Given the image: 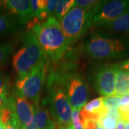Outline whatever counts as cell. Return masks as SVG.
<instances>
[{"label": "cell", "mask_w": 129, "mask_h": 129, "mask_svg": "<svg viewBox=\"0 0 129 129\" xmlns=\"http://www.w3.org/2000/svg\"><path fill=\"white\" fill-rule=\"evenodd\" d=\"M32 29L47 58L57 62L64 56L70 45L59 22L54 16L35 25Z\"/></svg>", "instance_id": "6da1fadb"}, {"label": "cell", "mask_w": 129, "mask_h": 129, "mask_svg": "<svg viewBox=\"0 0 129 129\" xmlns=\"http://www.w3.org/2000/svg\"><path fill=\"white\" fill-rule=\"evenodd\" d=\"M84 50L87 55L94 60L122 58L128 55L129 41L106 37L101 33H93L85 42Z\"/></svg>", "instance_id": "7a4b0ae2"}, {"label": "cell", "mask_w": 129, "mask_h": 129, "mask_svg": "<svg viewBox=\"0 0 129 129\" xmlns=\"http://www.w3.org/2000/svg\"><path fill=\"white\" fill-rule=\"evenodd\" d=\"M42 62H47V57L33 32H27L24 37L22 45L12 58L13 66L19 79L26 77Z\"/></svg>", "instance_id": "3957f363"}, {"label": "cell", "mask_w": 129, "mask_h": 129, "mask_svg": "<svg viewBox=\"0 0 129 129\" xmlns=\"http://www.w3.org/2000/svg\"><path fill=\"white\" fill-rule=\"evenodd\" d=\"M94 14L78 7H74L60 21V27L68 43H74L92 26Z\"/></svg>", "instance_id": "277c9868"}, {"label": "cell", "mask_w": 129, "mask_h": 129, "mask_svg": "<svg viewBox=\"0 0 129 129\" xmlns=\"http://www.w3.org/2000/svg\"><path fill=\"white\" fill-rule=\"evenodd\" d=\"M47 62H42L26 77L18 79L15 93L27 99L34 106L39 105L42 90L46 78Z\"/></svg>", "instance_id": "5b68a950"}, {"label": "cell", "mask_w": 129, "mask_h": 129, "mask_svg": "<svg viewBox=\"0 0 129 129\" xmlns=\"http://www.w3.org/2000/svg\"><path fill=\"white\" fill-rule=\"evenodd\" d=\"M50 111L57 129L72 125V107L63 90H57L50 99Z\"/></svg>", "instance_id": "8992f818"}, {"label": "cell", "mask_w": 129, "mask_h": 129, "mask_svg": "<svg viewBox=\"0 0 129 129\" xmlns=\"http://www.w3.org/2000/svg\"><path fill=\"white\" fill-rule=\"evenodd\" d=\"M129 10V0L106 1L93 15L92 26L101 27L111 23Z\"/></svg>", "instance_id": "52a82bcc"}, {"label": "cell", "mask_w": 129, "mask_h": 129, "mask_svg": "<svg viewBox=\"0 0 129 129\" xmlns=\"http://www.w3.org/2000/svg\"><path fill=\"white\" fill-rule=\"evenodd\" d=\"M118 69V64H108L101 65L96 70L94 74L93 84L100 95L103 97L114 95Z\"/></svg>", "instance_id": "ba28073f"}, {"label": "cell", "mask_w": 129, "mask_h": 129, "mask_svg": "<svg viewBox=\"0 0 129 129\" xmlns=\"http://www.w3.org/2000/svg\"><path fill=\"white\" fill-rule=\"evenodd\" d=\"M88 85L83 78L76 76L67 83V94L72 109L81 110L85 106L88 98Z\"/></svg>", "instance_id": "9c48e42d"}, {"label": "cell", "mask_w": 129, "mask_h": 129, "mask_svg": "<svg viewBox=\"0 0 129 129\" xmlns=\"http://www.w3.org/2000/svg\"><path fill=\"white\" fill-rule=\"evenodd\" d=\"M0 7L6 9L9 14L17 17L23 24L29 23L35 17L30 1L28 0H2Z\"/></svg>", "instance_id": "30bf717a"}, {"label": "cell", "mask_w": 129, "mask_h": 129, "mask_svg": "<svg viewBox=\"0 0 129 129\" xmlns=\"http://www.w3.org/2000/svg\"><path fill=\"white\" fill-rule=\"evenodd\" d=\"M14 114L19 123L22 128L34 119L35 106L27 99L15 93Z\"/></svg>", "instance_id": "8fae6325"}, {"label": "cell", "mask_w": 129, "mask_h": 129, "mask_svg": "<svg viewBox=\"0 0 129 129\" xmlns=\"http://www.w3.org/2000/svg\"><path fill=\"white\" fill-rule=\"evenodd\" d=\"M34 120L37 129H56L55 123L50 118L48 111L39 105L35 106Z\"/></svg>", "instance_id": "7c38bea8"}, {"label": "cell", "mask_w": 129, "mask_h": 129, "mask_svg": "<svg viewBox=\"0 0 129 129\" xmlns=\"http://www.w3.org/2000/svg\"><path fill=\"white\" fill-rule=\"evenodd\" d=\"M107 32L129 34V10L111 23L101 27Z\"/></svg>", "instance_id": "4fadbf2b"}, {"label": "cell", "mask_w": 129, "mask_h": 129, "mask_svg": "<svg viewBox=\"0 0 129 129\" xmlns=\"http://www.w3.org/2000/svg\"><path fill=\"white\" fill-rule=\"evenodd\" d=\"M114 95L118 96L129 95V73L119 67L116 73Z\"/></svg>", "instance_id": "5bb4252c"}, {"label": "cell", "mask_w": 129, "mask_h": 129, "mask_svg": "<svg viewBox=\"0 0 129 129\" xmlns=\"http://www.w3.org/2000/svg\"><path fill=\"white\" fill-rule=\"evenodd\" d=\"M106 2L99 0H75L74 1V6L80 7L95 14Z\"/></svg>", "instance_id": "9a60e30c"}, {"label": "cell", "mask_w": 129, "mask_h": 129, "mask_svg": "<svg viewBox=\"0 0 129 129\" xmlns=\"http://www.w3.org/2000/svg\"><path fill=\"white\" fill-rule=\"evenodd\" d=\"M74 6V0H59L57 1L55 10V19L60 22L66 14L68 13Z\"/></svg>", "instance_id": "2e32d148"}, {"label": "cell", "mask_w": 129, "mask_h": 129, "mask_svg": "<svg viewBox=\"0 0 129 129\" xmlns=\"http://www.w3.org/2000/svg\"><path fill=\"white\" fill-rule=\"evenodd\" d=\"M121 97L122 96H118L115 95L103 97V103L104 108H106V109H111V108L118 109L120 106Z\"/></svg>", "instance_id": "e0dca14e"}, {"label": "cell", "mask_w": 129, "mask_h": 129, "mask_svg": "<svg viewBox=\"0 0 129 129\" xmlns=\"http://www.w3.org/2000/svg\"><path fill=\"white\" fill-rule=\"evenodd\" d=\"M15 25L7 17L0 13V35L14 30Z\"/></svg>", "instance_id": "ac0fdd59"}, {"label": "cell", "mask_w": 129, "mask_h": 129, "mask_svg": "<svg viewBox=\"0 0 129 129\" xmlns=\"http://www.w3.org/2000/svg\"><path fill=\"white\" fill-rule=\"evenodd\" d=\"M118 120L111 116L103 115L100 117L98 121V125L103 127L104 129H116Z\"/></svg>", "instance_id": "d6986e66"}, {"label": "cell", "mask_w": 129, "mask_h": 129, "mask_svg": "<svg viewBox=\"0 0 129 129\" xmlns=\"http://www.w3.org/2000/svg\"><path fill=\"white\" fill-rule=\"evenodd\" d=\"M12 47L7 43H0V66L5 63L12 52Z\"/></svg>", "instance_id": "ffe728a7"}, {"label": "cell", "mask_w": 129, "mask_h": 129, "mask_svg": "<svg viewBox=\"0 0 129 129\" xmlns=\"http://www.w3.org/2000/svg\"><path fill=\"white\" fill-rule=\"evenodd\" d=\"M72 125L73 126L74 129H83L84 120L80 115V110L73 109Z\"/></svg>", "instance_id": "44dd1931"}, {"label": "cell", "mask_w": 129, "mask_h": 129, "mask_svg": "<svg viewBox=\"0 0 129 129\" xmlns=\"http://www.w3.org/2000/svg\"><path fill=\"white\" fill-rule=\"evenodd\" d=\"M9 79L6 76H0V95L8 93L9 91Z\"/></svg>", "instance_id": "7402d4cb"}, {"label": "cell", "mask_w": 129, "mask_h": 129, "mask_svg": "<svg viewBox=\"0 0 129 129\" xmlns=\"http://www.w3.org/2000/svg\"><path fill=\"white\" fill-rule=\"evenodd\" d=\"M57 5V0H49V1H47L46 11L49 17L52 16V14L55 13Z\"/></svg>", "instance_id": "603a6c76"}, {"label": "cell", "mask_w": 129, "mask_h": 129, "mask_svg": "<svg viewBox=\"0 0 129 129\" xmlns=\"http://www.w3.org/2000/svg\"><path fill=\"white\" fill-rule=\"evenodd\" d=\"M5 129H22L20 124L19 123L18 120L16 118H14L6 124V128Z\"/></svg>", "instance_id": "cb8c5ba5"}, {"label": "cell", "mask_w": 129, "mask_h": 129, "mask_svg": "<svg viewBox=\"0 0 129 129\" xmlns=\"http://www.w3.org/2000/svg\"><path fill=\"white\" fill-rule=\"evenodd\" d=\"M83 120H84L83 129H95L98 126V123L93 120H89V119H83Z\"/></svg>", "instance_id": "d4e9b609"}, {"label": "cell", "mask_w": 129, "mask_h": 129, "mask_svg": "<svg viewBox=\"0 0 129 129\" xmlns=\"http://www.w3.org/2000/svg\"><path fill=\"white\" fill-rule=\"evenodd\" d=\"M118 64L119 68L129 73V59L128 60H125L123 62H121L120 63Z\"/></svg>", "instance_id": "484cf974"}, {"label": "cell", "mask_w": 129, "mask_h": 129, "mask_svg": "<svg viewBox=\"0 0 129 129\" xmlns=\"http://www.w3.org/2000/svg\"><path fill=\"white\" fill-rule=\"evenodd\" d=\"M22 129H37V125H36V123H35V120H33L29 122L28 124L24 125L23 127L22 128Z\"/></svg>", "instance_id": "4316f807"}, {"label": "cell", "mask_w": 129, "mask_h": 129, "mask_svg": "<svg viewBox=\"0 0 129 129\" xmlns=\"http://www.w3.org/2000/svg\"><path fill=\"white\" fill-rule=\"evenodd\" d=\"M7 97H8V93H3L0 95V110L3 108Z\"/></svg>", "instance_id": "83f0119b"}, {"label": "cell", "mask_w": 129, "mask_h": 129, "mask_svg": "<svg viewBox=\"0 0 129 129\" xmlns=\"http://www.w3.org/2000/svg\"><path fill=\"white\" fill-rule=\"evenodd\" d=\"M116 129H124V121L122 120H120L118 122Z\"/></svg>", "instance_id": "f1b7e54d"}, {"label": "cell", "mask_w": 129, "mask_h": 129, "mask_svg": "<svg viewBox=\"0 0 129 129\" xmlns=\"http://www.w3.org/2000/svg\"><path fill=\"white\" fill-rule=\"evenodd\" d=\"M6 128V125L0 120V129H5Z\"/></svg>", "instance_id": "f546056e"}, {"label": "cell", "mask_w": 129, "mask_h": 129, "mask_svg": "<svg viewBox=\"0 0 129 129\" xmlns=\"http://www.w3.org/2000/svg\"><path fill=\"white\" fill-rule=\"evenodd\" d=\"M124 129H129V122L124 121Z\"/></svg>", "instance_id": "4dcf8cb0"}, {"label": "cell", "mask_w": 129, "mask_h": 129, "mask_svg": "<svg viewBox=\"0 0 129 129\" xmlns=\"http://www.w3.org/2000/svg\"><path fill=\"white\" fill-rule=\"evenodd\" d=\"M64 129H74L73 126V125H70L69 127H68V128H64Z\"/></svg>", "instance_id": "1f68e13d"}, {"label": "cell", "mask_w": 129, "mask_h": 129, "mask_svg": "<svg viewBox=\"0 0 129 129\" xmlns=\"http://www.w3.org/2000/svg\"><path fill=\"white\" fill-rule=\"evenodd\" d=\"M95 129H104V128H103V127H101V126H100V125H98V126H97L96 128Z\"/></svg>", "instance_id": "d6a6232c"}]
</instances>
